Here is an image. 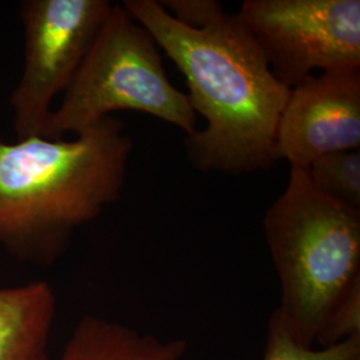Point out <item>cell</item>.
Here are the masks:
<instances>
[{
    "label": "cell",
    "instance_id": "obj_1",
    "mask_svg": "<svg viewBox=\"0 0 360 360\" xmlns=\"http://www.w3.org/2000/svg\"><path fill=\"white\" fill-rule=\"evenodd\" d=\"M123 7L178 67L195 114L206 119L205 129L187 136L193 166L231 174L272 167L290 89L272 74L239 15L191 28L156 0H126Z\"/></svg>",
    "mask_w": 360,
    "mask_h": 360
},
{
    "label": "cell",
    "instance_id": "obj_2",
    "mask_svg": "<svg viewBox=\"0 0 360 360\" xmlns=\"http://www.w3.org/2000/svg\"><path fill=\"white\" fill-rule=\"evenodd\" d=\"M132 147L112 115L74 141L0 142V245L25 260L53 262L77 227L120 198Z\"/></svg>",
    "mask_w": 360,
    "mask_h": 360
},
{
    "label": "cell",
    "instance_id": "obj_3",
    "mask_svg": "<svg viewBox=\"0 0 360 360\" xmlns=\"http://www.w3.org/2000/svg\"><path fill=\"white\" fill-rule=\"evenodd\" d=\"M263 229L282 288L276 311L300 345L314 347L360 291V210L321 193L306 169L291 168Z\"/></svg>",
    "mask_w": 360,
    "mask_h": 360
},
{
    "label": "cell",
    "instance_id": "obj_4",
    "mask_svg": "<svg viewBox=\"0 0 360 360\" xmlns=\"http://www.w3.org/2000/svg\"><path fill=\"white\" fill-rule=\"evenodd\" d=\"M160 49L123 4H114L90 52L51 112L44 138L62 141L115 111L155 116L184 131H196V114L184 92L169 82Z\"/></svg>",
    "mask_w": 360,
    "mask_h": 360
},
{
    "label": "cell",
    "instance_id": "obj_5",
    "mask_svg": "<svg viewBox=\"0 0 360 360\" xmlns=\"http://www.w3.org/2000/svg\"><path fill=\"white\" fill-rule=\"evenodd\" d=\"M288 89L321 74H360V0H245L238 13Z\"/></svg>",
    "mask_w": 360,
    "mask_h": 360
},
{
    "label": "cell",
    "instance_id": "obj_6",
    "mask_svg": "<svg viewBox=\"0 0 360 360\" xmlns=\"http://www.w3.org/2000/svg\"><path fill=\"white\" fill-rule=\"evenodd\" d=\"M114 4L108 0H26L25 70L11 95L18 141L43 136L52 101L65 92Z\"/></svg>",
    "mask_w": 360,
    "mask_h": 360
},
{
    "label": "cell",
    "instance_id": "obj_7",
    "mask_svg": "<svg viewBox=\"0 0 360 360\" xmlns=\"http://www.w3.org/2000/svg\"><path fill=\"white\" fill-rule=\"evenodd\" d=\"M360 74H319L290 89L276 158L306 168L323 155L359 150Z\"/></svg>",
    "mask_w": 360,
    "mask_h": 360
},
{
    "label": "cell",
    "instance_id": "obj_8",
    "mask_svg": "<svg viewBox=\"0 0 360 360\" xmlns=\"http://www.w3.org/2000/svg\"><path fill=\"white\" fill-rule=\"evenodd\" d=\"M55 314L47 282L0 288V360H49Z\"/></svg>",
    "mask_w": 360,
    "mask_h": 360
},
{
    "label": "cell",
    "instance_id": "obj_9",
    "mask_svg": "<svg viewBox=\"0 0 360 360\" xmlns=\"http://www.w3.org/2000/svg\"><path fill=\"white\" fill-rule=\"evenodd\" d=\"M183 339L162 340L120 323L87 315L77 323L60 360H183Z\"/></svg>",
    "mask_w": 360,
    "mask_h": 360
},
{
    "label": "cell",
    "instance_id": "obj_10",
    "mask_svg": "<svg viewBox=\"0 0 360 360\" xmlns=\"http://www.w3.org/2000/svg\"><path fill=\"white\" fill-rule=\"evenodd\" d=\"M311 183L328 198L360 210V151L323 155L306 168Z\"/></svg>",
    "mask_w": 360,
    "mask_h": 360
},
{
    "label": "cell",
    "instance_id": "obj_11",
    "mask_svg": "<svg viewBox=\"0 0 360 360\" xmlns=\"http://www.w3.org/2000/svg\"><path fill=\"white\" fill-rule=\"evenodd\" d=\"M263 360H360V335L331 347H306L290 333L279 312L270 316Z\"/></svg>",
    "mask_w": 360,
    "mask_h": 360
},
{
    "label": "cell",
    "instance_id": "obj_12",
    "mask_svg": "<svg viewBox=\"0 0 360 360\" xmlns=\"http://www.w3.org/2000/svg\"><path fill=\"white\" fill-rule=\"evenodd\" d=\"M176 22L191 28H203L223 15L218 0H165L160 1Z\"/></svg>",
    "mask_w": 360,
    "mask_h": 360
}]
</instances>
